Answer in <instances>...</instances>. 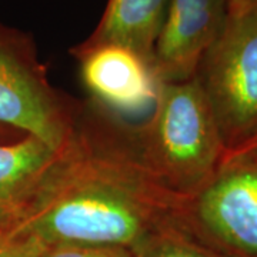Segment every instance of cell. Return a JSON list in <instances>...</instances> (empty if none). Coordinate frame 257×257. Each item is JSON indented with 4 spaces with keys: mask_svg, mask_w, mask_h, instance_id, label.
Returning a JSON list of instances; mask_svg holds the SVG:
<instances>
[{
    "mask_svg": "<svg viewBox=\"0 0 257 257\" xmlns=\"http://www.w3.org/2000/svg\"><path fill=\"white\" fill-rule=\"evenodd\" d=\"M169 0H107L99 25L82 47L119 45L152 64V53Z\"/></svg>",
    "mask_w": 257,
    "mask_h": 257,
    "instance_id": "obj_9",
    "label": "cell"
},
{
    "mask_svg": "<svg viewBox=\"0 0 257 257\" xmlns=\"http://www.w3.org/2000/svg\"><path fill=\"white\" fill-rule=\"evenodd\" d=\"M59 153L29 135L0 142V233L23 219Z\"/></svg>",
    "mask_w": 257,
    "mask_h": 257,
    "instance_id": "obj_8",
    "label": "cell"
},
{
    "mask_svg": "<svg viewBox=\"0 0 257 257\" xmlns=\"http://www.w3.org/2000/svg\"><path fill=\"white\" fill-rule=\"evenodd\" d=\"M135 135L149 172L180 197L203 189L227 155L196 79L160 83L150 117Z\"/></svg>",
    "mask_w": 257,
    "mask_h": 257,
    "instance_id": "obj_2",
    "label": "cell"
},
{
    "mask_svg": "<svg viewBox=\"0 0 257 257\" xmlns=\"http://www.w3.org/2000/svg\"><path fill=\"white\" fill-rule=\"evenodd\" d=\"M77 119L79 110L52 86L33 36L0 23V126L60 152Z\"/></svg>",
    "mask_w": 257,
    "mask_h": 257,
    "instance_id": "obj_4",
    "label": "cell"
},
{
    "mask_svg": "<svg viewBox=\"0 0 257 257\" xmlns=\"http://www.w3.org/2000/svg\"><path fill=\"white\" fill-rule=\"evenodd\" d=\"M80 66V77L94 101L114 116L150 113L159 84L152 64L119 45L70 49Z\"/></svg>",
    "mask_w": 257,
    "mask_h": 257,
    "instance_id": "obj_7",
    "label": "cell"
},
{
    "mask_svg": "<svg viewBox=\"0 0 257 257\" xmlns=\"http://www.w3.org/2000/svg\"><path fill=\"white\" fill-rule=\"evenodd\" d=\"M22 136H25V135H20L12 128L0 126V142H9V140H15V139L22 138Z\"/></svg>",
    "mask_w": 257,
    "mask_h": 257,
    "instance_id": "obj_15",
    "label": "cell"
},
{
    "mask_svg": "<svg viewBox=\"0 0 257 257\" xmlns=\"http://www.w3.org/2000/svg\"><path fill=\"white\" fill-rule=\"evenodd\" d=\"M39 257H135L133 251L121 246L59 244L43 247Z\"/></svg>",
    "mask_w": 257,
    "mask_h": 257,
    "instance_id": "obj_11",
    "label": "cell"
},
{
    "mask_svg": "<svg viewBox=\"0 0 257 257\" xmlns=\"http://www.w3.org/2000/svg\"><path fill=\"white\" fill-rule=\"evenodd\" d=\"M132 251L135 257H223L179 227L175 220L150 233Z\"/></svg>",
    "mask_w": 257,
    "mask_h": 257,
    "instance_id": "obj_10",
    "label": "cell"
},
{
    "mask_svg": "<svg viewBox=\"0 0 257 257\" xmlns=\"http://www.w3.org/2000/svg\"><path fill=\"white\" fill-rule=\"evenodd\" d=\"M254 0H227V9L229 15H237V13H244L253 9Z\"/></svg>",
    "mask_w": 257,
    "mask_h": 257,
    "instance_id": "obj_13",
    "label": "cell"
},
{
    "mask_svg": "<svg viewBox=\"0 0 257 257\" xmlns=\"http://www.w3.org/2000/svg\"><path fill=\"white\" fill-rule=\"evenodd\" d=\"M253 9L257 10V0H254V5H253Z\"/></svg>",
    "mask_w": 257,
    "mask_h": 257,
    "instance_id": "obj_16",
    "label": "cell"
},
{
    "mask_svg": "<svg viewBox=\"0 0 257 257\" xmlns=\"http://www.w3.org/2000/svg\"><path fill=\"white\" fill-rule=\"evenodd\" d=\"M234 157H243V159H247V160H253V162H257V142H254L253 145H250L246 149L240 150V152H236V153H231L229 156Z\"/></svg>",
    "mask_w": 257,
    "mask_h": 257,
    "instance_id": "obj_14",
    "label": "cell"
},
{
    "mask_svg": "<svg viewBox=\"0 0 257 257\" xmlns=\"http://www.w3.org/2000/svg\"><path fill=\"white\" fill-rule=\"evenodd\" d=\"M186 197L169 192L139 153L135 128L82 113L69 143L15 229L40 247L132 248L173 221Z\"/></svg>",
    "mask_w": 257,
    "mask_h": 257,
    "instance_id": "obj_1",
    "label": "cell"
},
{
    "mask_svg": "<svg viewBox=\"0 0 257 257\" xmlns=\"http://www.w3.org/2000/svg\"><path fill=\"white\" fill-rule=\"evenodd\" d=\"M229 16L227 0H169L152 53L160 83L194 79Z\"/></svg>",
    "mask_w": 257,
    "mask_h": 257,
    "instance_id": "obj_6",
    "label": "cell"
},
{
    "mask_svg": "<svg viewBox=\"0 0 257 257\" xmlns=\"http://www.w3.org/2000/svg\"><path fill=\"white\" fill-rule=\"evenodd\" d=\"M194 79L210 106L226 156L257 142V10L227 16Z\"/></svg>",
    "mask_w": 257,
    "mask_h": 257,
    "instance_id": "obj_3",
    "label": "cell"
},
{
    "mask_svg": "<svg viewBox=\"0 0 257 257\" xmlns=\"http://www.w3.org/2000/svg\"><path fill=\"white\" fill-rule=\"evenodd\" d=\"M175 223L223 257H257V162L224 159L209 183L186 197Z\"/></svg>",
    "mask_w": 257,
    "mask_h": 257,
    "instance_id": "obj_5",
    "label": "cell"
},
{
    "mask_svg": "<svg viewBox=\"0 0 257 257\" xmlns=\"http://www.w3.org/2000/svg\"><path fill=\"white\" fill-rule=\"evenodd\" d=\"M42 247L29 237L0 233V257H39Z\"/></svg>",
    "mask_w": 257,
    "mask_h": 257,
    "instance_id": "obj_12",
    "label": "cell"
}]
</instances>
